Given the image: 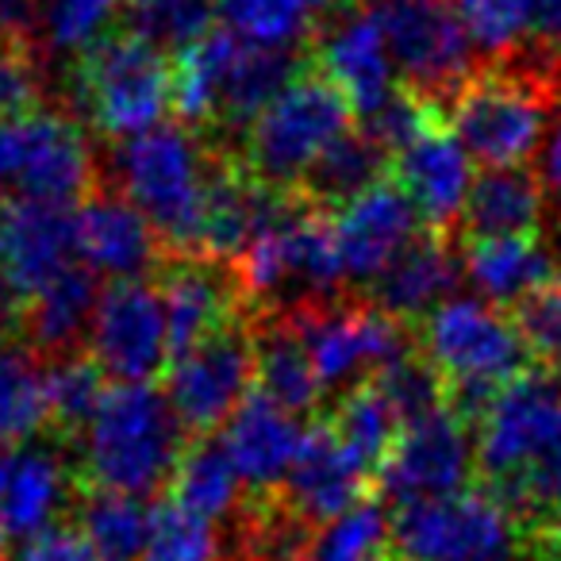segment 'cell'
<instances>
[{
  "mask_svg": "<svg viewBox=\"0 0 561 561\" xmlns=\"http://www.w3.org/2000/svg\"><path fill=\"white\" fill-rule=\"evenodd\" d=\"M389 170H392V158L354 124V131H346L312 165V173H308L297 193L308 204H316L320 211H339L351 201H358L362 193H369L374 185L389 181Z\"/></svg>",
  "mask_w": 561,
  "mask_h": 561,
  "instance_id": "obj_29",
  "label": "cell"
},
{
  "mask_svg": "<svg viewBox=\"0 0 561 561\" xmlns=\"http://www.w3.org/2000/svg\"><path fill=\"white\" fill-rule=\"evenodd\" d=\"M328 408H331L328 427L335 431L339 443L351 450V458L377 481L381 466L389 461L392 446H397L400 431H404V423L392 412L385 392L377 389L374 381H366V385H358V389L335 397Z\"/></svg>",
  "mask_w": 561,
  "mask_h": 561,
  "instance_id": "obj_30",
  "label": "cell"
},
{
  "mask_svg": "<svg viewBox=\"0 0 561 561\" xmlns=\"http://www.w3.org/2000/svg\"><path fill=\"white\" fill-rule=\"evenodd\" d=\"M381 24L400 85L443 116L450 96L473 78L477 47L454 0H362Z\"/></svg>",
  "mask_w": 561,
  "mask_h": 561,
  "instance_id": "obj_7",
  "label": "cell"
},
{
  "mask_svg": "<svg viewBox=\"0 0 561 561\" xmlns=\"http://www.w3.org/2000/svg\"><path fill=\"white\" fill-rule=\"evenodd\" d=\"M104 369L89 354H66L47 366V427L62 438H81L101 408Z\"/></svg>",
  "mask_w": 561,
  "mask_h": 561,
  "instance_id": "obj_36",
  "label": "cell"
},
{
  "mask_svg": "<svg viewBox=\"0 0 561 561\" xmlns=\"http://www.w3.org/2000/svg\"><path fill=\"white\" fill-rule=\"evenodd\" d=\"M473 158L461 150V142L443 124L427 127L412 147L392 158V185L412 201L415 216L427 231L454 234L458 216L466 208V196L473 188Z\"/></svg>",
  "mask_w": 561,
  "mask_h": 561,
  "instance_id": "obj_21",
  "label": "cell"
},
{
  "mask_svg": "<svg viewBox=\"0 0 561 561\" xmlns=\"http://www.w3.org/2000/svg\"><path fill=\"white\" fill-rule=\"evenodd\" d=\"M389 538L392 507L374 492V496L358 500L351 512L316 530L308 561H374L389 550Z\"/></svg>",
  "mask_w": 561,
  "mask_h": 561,
  "instance_id": "obj_37",
  "label": "cell"
},
{
  "mask_svg": "<svg viewBox=\"0 0 561 561\" xmlns=\"http://www.w3.org/2000/svg\"><path fill=\"white\" fill-rule=\"evenodd\" d=\"M12 561H101L78 523H55L43 535L27 538Z\"/></svg>",
  "mask_w": 561,
  "mask_h": 561,
  "instance_id": "obj_43",
  "label": "cell"
},
{
  "mask_svg": "<svg viewBox=\"0 0 561 561\" xmlns=\"http://www.w3.org/2000/svg\"><path fill=\"white\" fill-rule=\"evenodd\" d=\"M70 93L93 131L135 139L173 108V62L139 35L116 32L73 62Z\"/></svg>",
  "mask_w": 561,
  "mask_h": 561,
  "instance_id": "obj_6",
  "label": "cell"
},
{
  "mask_svg": "<svg viewBox=\"0 0 561 561\" xmlns=\"http://www.w3.org/2000/svg\"><path fill=\"white\" fill-rule=\"evenodd\" d=\"M73 211L20 196L0 201V293L20 308L78 265Z\"/></svg>",
  "mask_w": 561,
  "mask_h": 561,
  "instance_id": "obj_14",
  "label": "cell"
},
{
  "mask_svg": "<svg viewBox=\"0 0 561 561\" xmlns=\"http://www.w3.org/2000/svg\"><path fill=\"white\" fill-rule=\"evenodd\" d=\"M546 224V185L530 165L481 170L466 196L450 239L496 242V239H538Z\"/></svg>",
  "mask_w": 561,
  "mask_h": 561,
  "instance_id": "obj_23",
  "label": "cell"
},
{
  "mask_svg": "<svg viewBox=\"0 0 561 561\" xmlns=\"http://www.w3.org/2000/svg\"><path fill=\"white\" fill-rule=\"evenodd\" d=\"M461 273L469 277L484 305L512 312L535 293L558 285V257L542 239H496L461 242Z\"/></svg>",
  "mask_w": 561,
  "mask_h": 561,
  "instance_id": "obj_25",
  "label": "cell"
},
{
  "mask_svg": "<svg viewBox=\"0 0 561 561\" xmlns=\"http://www.w3.org/2000/svg\"><path fill=\"white\" fill-rule=\"evenodd\" d=\"M300 339L308 346V358L316 366L328 404L358 385L374 381L381 369L415 351V328H404L366 297H343L331 305L300 308L293 312Z\"/></svg>",
  "mask_w": 561,
  "mask_h": 561,
  "instance_id": "obj_9",
  "label": "cell"
},
{
  "mask_svg": "<svg viewBox=\"0 0 561 561\" xmlns=\"http://www.w3.org/2000/svg\"><path fill=\"white\" fill-rule=\"evenodd\" d=\"M374 385L385 392V400L392 404V412L400 415L404 427L446 412V377L438 374V366L420 346L408 351L404 358H397L389 369H381L374 377Z\"/></svg>",
  "mask_w": 561,
  "mask_h": 561,
  "instance_id": "obj_39",
  "label": "cell"
},
{
  "mask_svg": "<svg viewBox=\"0 0 561 561\" xmlns=\"http://www.w3.org/2000/svg\"><path fill=\"white\" fill-rule=\"evenodd\" d=\"M4 542H9V535H4V527H0V561H4Z\"/></svg>",
  "mask_w": 561,
  "mask_h": 561,
  "instance_id": "obj_50",
  "label": "cell"
},
{
  "mask_svg": "<svg viewBox=\"0 0 561 561\" xmlns=\"http://www.w3.org/2000/svg\"><path fill=\"white\" fill-rule=\"evenodd\" d=\"M305 435L308 427H300L297 415L273 404L262 392H250L239 412L227 420L219 438H224L247 492H277L297 461Z\"/></svg>",
  "mask_w": 561,
  "mask_h": 561,
  "instance_id": "obj_24",
  "label": "cell"
},
{
  "mask_svg": "<svg viewBox=\"0 0 561 561\" xmlns=\"http://www.w3.org/2000/svg\"><path fill=\"white\" fill-rule=\"evenodd\" d=\"M312 66L351 101L354 119L377 112L400 89L392 78L397 66H392L385 32L366 4L339 12L328 27L316 32Z\"/></svg>",
  "mask_w": 561,
  "mask_h": 561,
  "instance_id": "obj_17",
  "label": "cell"
},
{
  "mask_svg": "<svg viewBox=\"0 0 561 561\" xmlns=\"http://www.w3.org/2000/svg\"><path fill=\"white\" fill-rule=\"evenodd\" d=\"M89 358L116 385H150L170 366L162 293L147 280L108 285L89 328Z\"/></svg>",
  "mask_w": 561,
  "mask_h": 561,
  "instance_id": "obj_13",
  "label": "cell"
},
{
  "mask_svg": "<svg viewBox=\"0 0 561 561\" xmlns=\"http://www.w3.org/2000/svg\"><path fill=\"white\" fill-rule=\"evenodd\" d=\"M188 431L154 385H108L78 438V481L85 492L150 496L173 481Z\"/></svg>",
  "mask_w": 561,
  "mask_h": 561,
  "instance_id": "obj_3",
  "label": "cell"
},
{
  "mask_svg": "<svg viewBox=\"0 0 561 561\" xmlns=\"http://www.w3.org/2000/svg\"><path fill=\"white\" fill-rule=\"evenodd\" d=\"M127 32L162 55H185L211 32L219 0H127Z\"/></svg>",
  "mask_w": 561,
  "mask_h": 561,
  "instance_id": "obj_35",
  "label": "cell"
},
{
  "mask_svg": "<svg viewBox=\"0 0 561 561\" xmlns=\"http://www.w3.org/2000/svg\"><path fill=\"white\" fill-rule=\"evenodd\" d=\"M254 369L257 392L297 420L328 404V392L316 377V366L293 316H254Z\"/></svg>",
  "mask_w": 561,
  "mask_h": 561,
  "instance_id": "obj_26",
  "label": "cell"
},
{
  "mask_svg": "<svg viewBox=\"0 0 561 561\" xmlns=\"http://www.w3.org/2000/svg\"><path fill=\"white\" fill-rule=\"evenodd\" d=\"M73 492H81L78 466H66L50 446L20 443L0 450V527L9 538H35L58 523Z\"/></svg>",
  "mask_w": 561,
  "mask_h": 561,
  "instance_id": "obj_22",
  "label": "cell"
},
{
  "mask_svg": "<svg viewBox=\"0 0 561 561\" xmlns=\"http://www.w3.org/2000/svg\"><path fill=\"white\" fill-rule=\"evenodd\" d=\"M415 343L438 366L446 385H477L500 392L519 374L535 369V354L515 328L512 312L484 300H446L415 328Z\"/></svg>",
  "mask_w": 561,
  "mask_h": 561,
  "instance_id": "obj_10",
  "label": "cell"
},
{
  "mask_svg": "<svg viewBox=\"0 0 561 561\" xmlns=\"http://www.w3.org/2000/svg\"><path fill=\"white\" fill-rule=\"evenodd\" d=\"M561 108V58L523 47L492 58L443 108V127L484 170L527 165Z\"/></svg>",
  "mask_w": 561,
  "mask_h": 561,
  "instance_id": "obj_2",
  "label": "cell"
},
{
  "mask_svg": "<svg viewBox=\"0 0 561 561\" xmlns=\"http://www.w3.org/2000/svg\"><path fill=\"white\" fill-rule=\"evenodd\" d=\"M466 277L461 273V250L450 234L427 231L423 227L412 242L397 254V262L369 280L366 300L392 316L404 328H420L431 312L454 300V285Z\"/></svg>",
  "mask_w": 561,
  "mask_h": 561,
  "instance_id": "obj_20",
  "label": "cell"
},
{
  "mask_svg": "<svg viewBox=\"0 0 561 561\" xmlns=\"http://www.w3.org/2000/svg\"><path fill=\"white\" fill-rule=\"evenodd\" d=\"M47 101V62L39 43L27 35L0 39V119H24L43 112Z\"/></svg>",
  "mask_w": 561,
  "mask_h": 561,
  "instance_id": "obj_41",
  "label": "cell"
},
{
  "mask_svg": "<svg viewBox=\"0 0 561 561\" xmlns=\"http://www.w3.org/2000/svg\"><path fill=\"white\" fill-rule=\"evenodd\" d=\"M211 154L216 147L185 124H158L124 139L112 154L116 193H124L147 216L170 257L196 250Z\"/></svg>",
  "mask_w": 561,
  "mask_h": 561,
  "instance_id": "obj_4",
  "label": "cell"
},
{
  "mask_svg": "<svg viewBox=\"0 0 561 561\" xmlns=\"http://www.w3.org/2000/svg\"><path fill=\"white\" fill-rule=\"evenodd\" d=\"M550 250H553V257H561V224H558V231H553V239H550Z\"/></svg>",
  "mask_w": 561,
  "mask_h": 561,
  "instance_id": "obj_49",
  "label": "cell"
},
{
  "mask_svg": "<svg viewBox=\"0 0 561 561\" xmlns=\"http://www.w3.org/2000/svg\"><path fill=\"white\" fill-rule=\"evenodd\" d=\"M512 320L523 331V339H527L535 366L561 374V285H550V289L515 305Z\"/></svg>",
  "mask_w": 561,
  "mask_h": 561,
  "instance_id": "obj_42",
  "label": "cell"
},
{
  "mask_svg": "<svg viewBox=\"0 0 561 561\" xmlns=\"http://www.w3.org/2000/svg\"><path fill=\"white\" fill-rule=\"evenodd\" d=\"M331 231H335L339 262H343L346 285L358 280L369 285L374 277H381L397 254L423 231L420 216H415L412 201L400 193L397 185L381 181L369 193H362L358 201H351L346 208L331 211Z\"/></svg>",
  "mask_w": 561,
  "mask_h": 561,
  "instance_id": "obj_18",
  "label": "cell"
},
{
  "mask_svg": "<svg viewBox=\"0 0 561 561\" xmlns=\"http://www.w3.org/2000/svg\"><path fill=\"white\" fill-rule=\"evenodd\" d=\"M538 178H542L546 193H553L561 201V108L553 116L542 150H538Z\"/></svg>",
  "mask_w": 561,
  "mask_h": 561,
  "instance_id": "obj_45",
  "label": "cell"
},
{
  "mask_svg": "<svg viewBox=\"0 0 561 561\" xmlns=\"http://www.w3.org/2000/svg\"><path fill=\"white\" fill-rule=\"evenodd\" d=\"M354 9V0H312V12H343Z\"/></svg>",
  "mask_w": 561,
  "mask_h": 561,
  "instance_id": "obj_47",
  "label": "cell"
},
{
  "mask_svg": "<svg viewBox=\"0 0 561 561\" xmlns=\"http://www.w3.org/2000/svg\"><path fill=\"white\" fill-rule=\"evenodd\" d=\"M78 527L101 561H142L150 512L135 496L78 492Z\"/></svg>",
  "mask_w": 561,
  "mask_h": 561,
  "instance_id": "obj_33",
  "label": "cell"
},
{
  "mask_svg": "<svg viewBox=\"0 0 561 561\" xmlns=\"http://www.w3.org/2000/svg\"><path fill=\"white\" fill-rule=\"evenodd\" d=\"M397 561H527L530 535L484 489L392 512Z\"/></svg>",
  "mask_w": 561,
  "mask_h": 561,
  "instance_id": "obj_8",
  "label": "cell"
},
{
  "mask_svg": "<svg viewBox=\"0 0 561 561\" xmlns=\"http://www.w3.org/2000/svg\"><path fill=\"white\" fill-rule=\"evenodd\" d=\"M277 492L308 527L320 530L323 523L351 512L358 500L374 496L377 481L351 458V450L339 443L328 420H320L316 427H308L297 461Z\"/></svg>",
  "mask_w": 561,
  "mask_h": 561,
  "instance_id": "obj_19",
  "label": "cell"
},
{
  "mask_svg": "<svg viewBox=\"0 0 561 561\" xmlns=\"http://www.w3.org/2000/svg\"><path fill=\"white\" fill-rule=\"evenodd\" d=\"M47 431V366L32 346L0 335V450Z\"/></svg>",
  "mask_w": 561,
  "mask_h": 561,
  "instance_id": "obj_31",
  "label": "cell"
},
{
  "mask_svg": "<svg viewBox=\"0 0 561 561\" xmlns=\"http://www.w3.org/2000/svg\"><path fill=\"white\" fill-rule=\"evenodd\" d=\"M96 305H101V285L96 273L85 265H73L58 280H50L39 297L27 300L24 320H20V335L27 339L35 354H73L81 339H89L93 328Z\"/></svg>",
  "mask_w": 561,
  "mask_h": 561,
  "instance_id": "obj_27",
  "label": "cell"
},
{
  "mask_svg": "<svg viewBox=\"0 0 561 561\" xmlns=\"http://www.w3.org/2000/svg\"><path fill=\"white\" fill-rule=\"evenodd\" d=\"M73 224H78V257L89 273L108 277L112 285L147 280L170 262V250L162 247L147 216L116 188H93L73 211Z\"/></svg>",
  "mask_w": 561,
  "mask_h": 561,
  "instance_id": "obj_15",
  "label": "cell"
},
{
  "mask_svg": "<svg viewBox=\"0 0 561 561\" xmlns=\"http://www.w3.org/2000/svg\"><path fill=\"white\" fill-rule=\"evenodd\" d=\"M558 285H561V280H558Z\"/></svg>",
  "mask_w": 561,
  "mask_h": 561,
  "instance_id": "obj_52",
  "label": "cell"
},
{
  "mask_svg": "<svg viewBox=\"0 0 561 561\" xmlns=\"http://www.w3.org/2000/svg\"><path fill=\"white\" fill-rule=\"evenodd\" d=\"M527 4H530V43L527 47L561 58V0H527Z\"/></svg>",
  "mask_w": 561,
  "mask_h": 561,
  "instance_id": "obj_44",
  "label": "cell"
},
{
  "mask_svg": "<svg viewBox=\"0 0 561 561\" xmlns=\"http://www.w3.org/2000/svg\"><path fill=\"white\" fill-rule=\"evenodd\" d=\"M158 293H162L165 328H170V358L188 354L231 320H239L242 312H250L239 270L231 262H216V257H170L162 265Z\"/></svg>",
  "mask_w": 561,
  "mask_h": 561,
  "instance_id": "obj_16",
  "label": "cell"
},
{
  "mask_svg": "<svg viewBox=\"0 0 561 561\" xmlns=\"http://www.w3.org/2000/svg\"><path fill=\"white\" fill-rule=\"evenodd\" d=\"M477 489L519 519L527 535L561 515V374H519L477 427Z\"/></svg>",
  "mask_w": 561,
  "mask_h": 561,
  "instance_id": "obj_1",
  "label": "cell"
},
{
  "mask_svg": "<svg viewBox=\"0 0 561 561\" xmlns=\"http://www.w3.org/2000/svg\"><path fill=\"white\" fill-rule=\"evenodd\" d=\"M254 381V312H242L224 331L173 358L162 392L178 412L181 427L201 438L227 427V420L250 397Z\"/></svg>",
  "mask_w": 561,
  "mask_h": 561,
  "instance_id": "obj_11",
  "label": "cell"
},
{
  "mask_svg": "<svg viewBox=\"0 0 561 561\" xmlns=\"http://www.w3.org/2000/svg\"><path fill=\"white\" fill-rule=\"evenodd\" d=\"M542 535H546V538H550V546H553V550H558V553H561V515H558V523H553V527H550V530H542Z\"/></svg>",
  "mask_w": 561,
  "mask_h": 561,
  "instance_id": "obj_48",
  "label": "cell"
},
{
  "mask_svg": "<svg viewBox=\"0 0 561 561\" xmlns=\"http://www.w3.org/2000/svg\"><path fill=\"white\" fill-rule=\"evenodd\" d=\"M477 477L473 427L450 412H438L423 423L400 431L389 461L377 473V496L400 512L412 504L450 500L469 489Z\"/></svg>",
  "mask_w": 561,
  "mask_h": 561,
  "instance_id": "obj_12",
  "label": "cell"
},
{
  "mask_svg": "<svg viewBox=\"0 0 561 561\" xmlns=\"http://www.w3.org/2000/svg\"><path fill=\"white\" fill-rule=\"evenodd\" d=\"M219 20L250 47L308 50L316 39L312 0H219Z\"/></svg>",
  "mask_w": 561,
  "mask_h": 561,
  "instance_id": "obj_34",
  "label": "cell"
},
{
  "mask_svg": "<svg viewBox=\"0 0 561 561\" xmlns=\"http://www.w3.org/2000/svg\"><path fill=\"white\" fill-rule=\"evenodd\" d=\"M354 108L316 66H308L254 124L231 154L273 193H297L312 165L354 131Z\"/></svg>",
  "mask_w": 561,
  "mask_h": 561,
  "instance_id": "obj_5",
  "label": "cell"
},
{
  "mask_svg": "<svg viewBox=\"0 0 561 561\" xmlns=\"http://www.w3.org/2000/svg\"><path fill=\"white\" fill-rule=\"evenodd\" d=\"M458 16L484 62L507 58L530 43V4L527 0H454Z\"/></svg>",
  "mask_w": 561,
  "mask_h": 561,
  "instance_id": "obj_40",
  "label": "cell"
},
{
  "mask_svg": "<svg viewBox=\"0 0 561 561\" xmlns=\"http://www.w3.org/2000/svg\"><path fill=\"white\" fill-rule=\"evenodd\" d=\"M127 0H35L32 32L50 55H89L96 43L116 35Z\"/></svg>",
  "mask_w": 561,
  "mask_h": 561,
  "instance_id": "obj_32",
  "label": "cell"
},
{
  "mask_svg": "<svg viewBox=\"0 0 561 561\" xmlns=\"http://www.w3.org/2000/svg\"><path fill=\"white\" fill-rule=\"evenodd\" d=\"M35 0H0V39L32 32Z\"/></svg>",
  "mask_w": 561,
  "mask_h": 561,
  "instance_id": "obj_46",
  "label": "cell"
},
{
  "mask_svg": "<svg viewBox=\"0 0 561 561\" xmlns=\"http://www.w3.org/2000/svg\"><path fill=\"white\" fill-rule=\"evenodd\" d=\"M142 561H227V535L165 496L150 507Z\"/></svg>",
  "mask_w": 561,
  "mask_h": 561,
  "instance_id": "obj_38",
  "label": "cell"
},
{
  "mask_svg": "<svg viewBox=\"0 0 561 561\" xmlns=\"http://www.w3.org/2000/svg\"><path fill=\"white\" fill-rule=\"evenodd\" d=\"M374 561H397V553H392V550H385L381 558H374Z\"/></svg>",
  "mask_w": 561,
  "mask_h": 561,
  "instance_id": "obj_51",
  "label": "cell"
},
{
  "mask_svg": "<svg viewBox=\"0 0 561 561\" xmlns=\"http://www.w3.org/2000/svg\"><path fill=\"white\" fill-rule=\"evenodd\" d=\"M170 500L208 523L231 519L247 500L239 469L219 435H201L185 446L170 481Z\"/></svg>",
  "mask_w": 561,
  "mask_h": 561,
  "instance_id": "obj_28",
  "label": "cell"
}]
</instances>
